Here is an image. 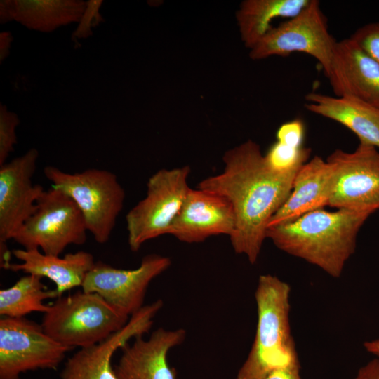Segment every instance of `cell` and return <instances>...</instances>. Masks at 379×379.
Masks as SVG:
<instances>
[{"instance_id": "cell-16", "label": "cell", "mask_w": 379, "mask_h": 379, "mask_svg": "<svg viewBox=\"0 0 379 379\" xmlns=\"http://www.w3.org/2000/svg\"><path fill=\"white\" fill-rule=\"evenodd\" d=\"M186 337L183 328H159L148 338H134L121 348V355L114 370L117 379H178L177 373L168 361L169 351L182 344Z\"/></svg>"}, {"instance_id": "cell-18", "label": "cell", "mask_w": 379, "mask_h": 379, "mask_svg": "<svg viewBox=\"0 0 379 379\" xmlns=\"http://www.w3.org/2000/svg\"><path fill=\"white\" fill-rule=\"evenodd\" d=\"M12 254L21 262H9L3 268L48 278L54 282L58 298L67 291L81 287L95 263L93 255L84 251L63 257L45 254L39 249H14Z\"/></svg>"}, {"instance_id": "cell-22", "label": "cell", "mask_w": 379, "mask_h": 379, "mask_svg": "<svg viewBox=\"0 0 379 379\" xmlns=\"http://www.w3.org/2000/svg\"><path fill=\"white\" fill-rule=\"evenodd\" d=\"M41 277L26 274L13 285L0 290V315L20 318L34 312L46 313L49 305L44 304L47 299L58 298L55 289L48 290Z\"/></svg>"}, {"instance_id": "cell-8", "label": "cell", "mask_w": 379, "mask_h": 379, "mask_svg": "<svg viewBox=\"0 0 379 379\" xmlns=\"http://www.w3.org/2000/svg\"><path fill=\"white\" fill-rule=\"evenodd\" d=\"M335 42L328 32L327 20L319 1L310 0L297 15L272 27L250 49L249 57L258 60L274 55L303 53L314 58L326 74Z\"/></svg>"}, {"instance_id": "cell-6", "label": "cell", "mask_w": 379, "mask_h": 379, "mask_svg": "<svg viewBox=\"0 0 379 379\" xmlns=\"http://www.w3.org/2000/svg\"><path fill=\"white\" fill-rule=\"evenodd\" d=\"M189 166L160 169L147 182L146 196L126 215L128 242L138 251L147 241L168 234L189 189Z\"/></svg>"}, {"instance_id": "cell-7", "label": "cell", "mask_w": 379, "mask_h": 379, "mask_svg": "<svg viewBox=\"0 0 379 379\" xmlns=\"http://www.w3.org/2000/svg\"><path fill=\"white\" fill-rule=\"evenodd\" d=\"M35 212L16 232L13 240L25 249H41L60 255L69 245H82L88 232L84 218L75 202L62 190H45Z\"/></svg>"}, {"instance_id": "cell-1", "label": "cell", "mask_w": 379, "mask_h": 379, "mask_svg": "<svg viewBox=\"0 0 379 379\" xmlns=\"http://www.w3.org/2000/svg\"><path fill=\"white\" fill-rule=\"evenodd\" d=\"M225 167L215 175L202 180L198 187L225 197L235 216L230 237L234 252L257 262L267 238L268 223L290 195L298 170L274 171L267 164L260 146L247 141L228 149Z\"/></svg>"}, {"instance_id": "cell-3", "label": "cell", "mask_w": 379, "mask_h": 379, "mask_svg": "<svg viewBox=\"0 0 379 379\" xmlns=\"http://www.w3.org/2000/svg\"><path fill=\"white\" fill-rule=\"evenodd\" d=\"M290 294L289 284L277 276L259 277L255 338L237 379H265L276 369L300 364L289 322Z\"/></svg>"}, {"instance_id": "cell-27", "label": "cell", "mask_w": 379, "mask_h": 379, "mask_svg": "<svg viewBox=\"0 0 379 379\" xmlns=\"http://www.w3.org/2000/svg\"><path fill=\"white\" fill-rule=\"evenodd\" d=\"M277 141L293 147H301L305 137V125L295 119L281 124L276 133Z\"/></svg>"}, {"instance_id": "cell-31", "label": "cell", "mask_w": 379, "mask_h": 379, "mask_svg": "<svg viewBox=\"0 0 379 379\" xmlns=\"http://www.w3.org/2000/svg\"><path fill=\"white\" fill-rule=\"evenodd\" d=\"M364 347L367 352L379 358V339L364 343Z\"/></svg>"}, {"instance_id": "cell-17", "label": "cell", "mask_w": 379, "mask_h": 379, "mask_svg": "<svg viewBox=\"0 0 379 379\" xmlns=\"http://www.w3.org/2000/svg\"><path fill=\"white\" fill-rule=\"evenodd\" d=\"M334 180L333 167L327 160L315 156L307 161L297 172L290 195L271 218L267 228L329 206Z\"/></svg>"}, {"instance_id": "cell-14", "label": "cell", "mask_w": 379, "mask_h": 379, "mask_svg": "<svg viewBox=\"0 0 379 379\" xmlns=\"http://www.w3.org/2000/svg\"><path fill=\"white\" fill-rule=\"evenodd\" d=\"M325 76L336 97L358 100L379 109V64L350 37L336 41Z\"/></svg>"}, {"instance_id": "cell-24", "label": "cell", "mask_w": 379, "mask_h": 379, "mask_svg": "<svg viewBox=\"0 0 379 379\" xmlns=\"http://www.w3.org/2000/svg\"><path fill=\"white\" fill-rule=\"evenodd\" d=\"M20 121L18 115L0 105V166L6 163L17 143L15 129Z\"/></svg>"}, {"instance_id": "cell-13", "label": "cell", "mask_w": 379, "mask_h": 379, "mask_svg": "<svg viewBox=\"0 0 379 379\" xmlns=\"http://www.w3.org/2000/svg\"><path fill=\"white\" fill-rule=\"evenodd\" d=\"M162 306L161 299L144 305L119 331L99 343L80 348L67 360L61 379H117L112 363L114 354L131 339L147 333Z\"/></svg>"}, {"instance_id": "cell-19", "label": "cell", "mask_w": 379, "mask_h": 379, "mask_svg": "<svg viewBox=\"0 0 379 379\" xmlns=\"http://www.w3.org/2000/svg\"><path fill=\"white\" fill-rule=\"evenodd\" d=\"M86 7L82 0H1L0 22L15 20L29 29L51 32L79 22Z\"/></svg>"}, {"instance_id": "cell-26", "label": "cell", "mask_w": 379, "mask_h": 379, "mask_svg": "<svg viewBox=\"0 0 379 379\" xmlns=\"http://www.w3.org/2000/svg\"><path fill=\"white\" fill-rule=\"evenodd\" d=\"M350 38L379 64V21L362 25Z\"/></svg>"}, {"instance_id": "cell-28", "label": "cell", "mask_w": 379, "mask_h": 379, "mask_svg": "<svg viewBox=\"0 0 379 379\" xmlns=\"http://www.w3.org/2000/svg\"><path fill=\"white\" fill-rule=\"evenodd\" d=\"M300 364L292 365L274 370L265 379H302Z\"/></svg>"}, {"instance_id": "cell-2", "label": "cell", "mask_w": 379, "mask_h": 379, "mask_svg": "<svg viewBox=\"0 0 379 379\" xmlns=\"http://www.w3.org/2000/svg\"><path fill=\"white\" fill-rule=\"evenodd\" d=\"M369 216L344 209H317L267 228V238L281 251L338 278L354 253L359 231Z\"/></svg>"}, {"instance_id": "cell-9", "label": "cell", "mask_w": 379, "mask_h": 379, "mask_svg": "<svg viewBox=\"0 0 379 379\" xmlns=\"http://www.w3.org/2000/svg\"><path fill=\"white\" fill-rule=\"evenodd\" d=\"M69 350L41 325L25 317L0 319V379H19L22 373L39 369L55 370Z\"/></svg>"}, {"instance_id": "cell-29", "label": "cell", "mask_w": 379, "mask_h": 379, "mask_svg": "<svg viewBox=\"0 0 379 379\" xmlns=\"http://www.w3.org/2000/svg\"><path fill=\"white\" fill-rule=\"evenodd\" d=\"M353 379H379V358L376 357L361 367Z\"/></svg>"}, {"instance_id": "cell-20", "label": "cell", "mask_w": 379, "mask_h": 379, "mask_svg": "<svg viewBox=\"0 0 379 379\" xmlns=\"http://www.w3.org/2000/svg\"><path fill=\"white\" fill-rule=\"evenodd\" d=\"M307 111L332 119L352 131L359 142L379 149V109L350 98L311 92L305 98Z\"/></svg>"}, {"instance_id": "cell-30", "label": "cell", "mask_w": 379, "mask_h": 379, "mask_svg": "<svg viewBox=\"0 0 379 379\" xmlns=\"http://www.w3.org/2000/svg\"><path fill=\"white\" fill-rule=\"evenodd\" d=\"M13 37L8 31H4L0 33V62L1 63L6 59L10 53V48Z\"/></svg>"}, {"instance_id": "cell-10", "label": "cell", "mask_w": 379, "mask_h": 379, "mask_svg": "<svg viewBox=\"0 0 379 379\" xmlns=\"http://www.w3.org/2000/svg\"><path fill=\"white\" fill-rule=\"evenodd\" d=\"M326 160L335 172L329 206L369 215L379 210V149L359 142L352 152L338 149Z\"/></svg>"}, {"instance_id": "cell-25", "label": "cell", "mask_w": 379, "mask_h": 379, "mask_svg": "<svg viewBox=\"0 0 379 379\" xmlns=\"http://www.w3.org/2000/svg\"><path fill=\"white\" fill-rule=\"evenodd\" d=\"M102 3V0L86 1L85 11L72 34L73 42L77 44L79 39L89 37L93 34L92 29L104 22V18L99 11Z\"/></svg>"}, {"instance_id": "cell-15", "label": "cell", "mask_w": 379, "mask_h": 379, "mask_svg": "<svg viewBox=\"0 0 379 379\" xmlns=\"http://www.w3.org/2000/svg\"><path fill=\"white\" fill-rule=\"evenodd\" d=\"M235 229L231 204L212 192L190 188L168 234L185 243H199L211 236L230 237Z\"/></svg>"}, {"instance_id": "cell-21", "label": "cell", "mask_w": 379, "mask_h": 379, "mask_svg": "<svg viewBox=\"0 0 379 379\" xmlns=\"http://www.w3.org/2000/svg\"><path fill=\"white\" fill-rule=\"evenodd\" d=\"M310 0H245L237 12L241 39L251 49L273 27L277 18H292L300 13Z\"/></svg>"}, {"instance_id": "cell-5", "label": "cell", "mask_w": 379, "mask_h": 379, "mask_svg": "<svg viewBox=\"0 0 379 379\" xmlns=\"http://www.w3.org/2000/svg\"><path fill=\"white\" fill-rule=\"evenodd\" d=\"M44 173L52 187L75 202L94 239L101 244L107 242L125 199L124 190L117 175L98 168L71 173L53 166H46Z\"/></svg>"}, {"instance_id": "cell-11", "label": "cell", "mask_w": 379, "mask_h": 379, "mask_svg": "<svg viewBox=\"0 0 379 379\" xmlns=\"http://www.w3.org/2000/svg\"><path fill=\"white\" fill-rule=\"evenodd\" d=\"M171 265L168 257L149 254L138 267L124 270L104 262H95L81 286L82 291L95 293L106 301L131 316L144 306L151 281Z\"/></svg>"}, {"instance_id": "cell-4", "label": "cell", "mask_w": 379, "mask_h": 379, "mask_svg": "<svg viewBox=\"0 0 379 379\" xmlns=\"http://www.w3.org/2000/svg\"><path fill=\"white\" fill-rule=\"evenodd\" d=\"M130 317L98 293L81 290L57 298L41 325L50 337L71 350L103 341L122 328Z\"/></svg>"}, {"instance_id": "cell-12", "label": "cell", "mask_w": 379, "mask_h": 379, "mask_svg": "<svg viewBox=\"0 0 379 379\" xmlns=\"http://www.w3.org/2000/svg\"><path fill=\"white\" fill-rule=\"evenodd\" d=\"M38 157V150L31 148L0 166L1 245L13 239L35 212L37 201L45 191L32 181Z\"/></svg>"}, {"instance_id": "cell-23", "label": "cell", "mask_w": 379, "mask_h": 379, "mask_svg": "<svg viewBox=\"0 0 379 379\" xmlns=\"http://www.w3.org/2000/svg\"><path fill=\"white\" fill-rule=\"evenodd\" d=\"M310 153V148L293 147L277 141L264 157L270 168L279 172H287L300 168L307 161Z\"/></svg>"}]
</instances>
